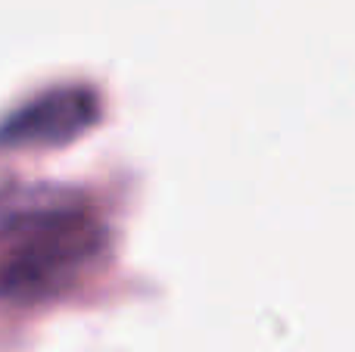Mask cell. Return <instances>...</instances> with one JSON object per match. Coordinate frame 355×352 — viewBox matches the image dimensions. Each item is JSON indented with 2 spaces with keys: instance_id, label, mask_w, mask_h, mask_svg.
<instances>
[{
  "instance_id": "6da1fadb",
  "label": "cell",
  "mask_w": 355,
  "mask_h": 352,
  "mask_svg": "<svg viewBox=\"0 0 355 352\" xmlns=\"http://www.w3.org/2000/svg\"><path fill=\"white\" fill-rule=\"evenodd\" d=\"M81 125V103L72 94H47L0 122V147H37L69 137Z\"/></svg>"
}]
</instances>
